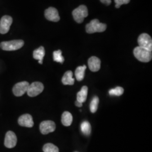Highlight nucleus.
Instances as JSON below:
<instances>
[{
  "instance_id": "obj_1",
  "label": "nucleus",
  "mask_w": 152,
  "mask_h": 152,
  "mask_svg": "<svg viewBox=\"0 0 152 152\" xmlns=\"http://www.w3.org/2000/svg\"><path fill=\"white\" fill-rule=\"evenodd\" d=\"M134 55L138 60L141 62L147 63L152 60V51L137 46L134 50Z\"/></svg>"
},
{
  "instance_id": "obj_2",
  "label": "nucleus",
  "mask_w": 152,
  "mask_h": 152,
  "mask_svg": "<svg viewBox=\"0 0 152 152\" xmlns=\"http://www.w3.org/2000/svg\"><path fill=\"white\" fill-rule=\"evenodd\" d=\"M107 29V25L100 23L98 19H93L86 26L87 33L91 34L96 32H103Z\"/></svg>"
},
{
  "instance_id": "obj_3",
  "label": "nucleus",
  "mask_w": 152,
  "mask_h": 152,
  "mask_svg": "<svg viewBox=\"0 0 152 152\" xmlns=\"http://www.w3.org/2000/svg\"><path fill=\"white\" fill-rule=\"evenodd\" d=\"M24 42L22 39L4 41L0 44V48L5 51H15L22 48Z\"/></svg>"
},
{
  "instance_id": "obj_4",
  "label": "nucleus",
  "mask_w": 152,
  "mask_h": 152,
  "mask_svg": "<svg viewBox=\"0 0 152 152\" xmlns=\"http://www.w3.org/2000/svg\"><path fill=\"white\" fill-rule=\"evenodd\" d=\"M72 15L75 20L78 23L83 22L84 19L88 16V10L85 5H80L72 11Z\"/></svg>"
},
{
  "instance_id": "obj_5",
  "label": "nucleus",
  "mask_w": 152,
  "mask_h": 152,
  "mask_svg": "<svg viewBox=\"0 0 152 152\" xmlns=\"http://www.w3.org/2000/svg\"><path fill=\"white\" fill-rule=\"evenodd\" d=\"M44 85L39 82H34L29 85L28 88V95L30 97H35L43 91Z\"/></svg>"
},
{
  "instance_id": "obj_6",
  "label": "nucleus",
  "mask_w": 152,
  "mask_h": 152,
  "mask_svg": "<svg viewBox=\"0 0 152 152\" xmlns=\"http://www.w3.org/2000/svg\"><path fill=\"white\" fill-rule=\"evenodd\" d=\"M139 46L152 51V39L151 37L147 33L140 34L137 39Z\"/></svg>"
},
{
  "instance_id": "obj_7",
  "label": "nucleus",
  "mask_w": 152,
  "mask_h": 152,
  "mask_svg": "<svg viewBox=\"0 0 152 152\" xmlns=\"http://www.w3.org/2000/svg\"><path fill=\"white\" fill-rule=\"evenodd\" d=\"M29 86V83L27 81L19 82L14 85L12 88V92L16 96H21L27 91Z\"/></svg>"
},
{
  "instance_id": "obj_8",
  "label": "nucleus",
  "mask_w": 152,
  "mask_h": 152,
  "mask_svg": "<svg viewBox=\"0 0 152 152\" xmlns=\"http://www.w3.org/2000/svg\"><path fill=\"white\" fill-rule=\"evenodd\" d=\"M12 23V18L11 16L5 15L0 20V33L6 34L10 30Z\"/></svg>"
},
{
  "instance_id": "obj_9",
  "label": "nucleus",
  "mask_w": 152,
  "mask_h": 152,
  "mask_svg": "<svg viewBox=\"0 0 152 152\" xmlns=\"http://www.w3.org/2000/svg\"><path fill=\"white\" fill-rule=\"evenodd\" d=\"M56 129L55 124L52 121H45L42 122L39 125V130L41 132L46 135L50 132H54Z\"/></svg>"
},
{
  "instance_id": "obj_10",
  "label": "nucleus",
  "mask_w": 152,
  "mask_h": 152,
  "mask_svg": "<svg viewBox=\"0 0 152 152\" xmlns=\"http://www.w3.org/2000/svg\"><path fill=\"white\" fill-rule=\"evenodd\" d=\"M17 143V137L15 134L11 131H9L6 134L4 145L7 148H12L15 147Z\"/></svg>"
},
{
  "instance_id": "obj_11",
  "label": "nucleus",
  "mask_w": 152,
  "mask_h": 152,
  "mask_svg": "<svg viewBox=\"0 0 152 152\" xmlns=\"http://www.w3.org/2000/svg\"><path fill=\"white\" fill-rule=\"evenodd\" d=\"M45 18L50 21L57 22L60 20V16L56 9L50 7L45 11Z\"/></svg>"
},
{
  "instance_id": "obj_12",
  "label": "nucleus",
  "mask_w": 152,
  "mask_h": 152,
  "mask_svg": "<svg viewBox=\"0 0 152 152\" xmlns=\"http://www.w3.org/2000/svg\"><path fill=\"white\" fill-rule=\"evenodd\" d=\"M19 125L26 127H32L34 125L33 118L31 115L29 114H23L18 119Z\"/></svg>"
},
{
  "instance_id": "obj_13",
  "label": "nucleus",
  "mask_w": 152,
  "mask_h": 152,
  "mask_svg": "<svg viewBox=\"0 0 152 152\" xmlns=\"http://www.w3.org/2000/svg\"><path fill=\"white\" fill-rule=\"evenodd\" d=\"M88 65L90 71L93 72H98L100 69L101 61L96 56H92L88 60Z\"/></svg>"
},
{
  "instance_id": "obj_14",
  "label": "nucleus",
  "mask_w": 152,
  "mask_h": 152,
  "mask_svg": "<svg viewBox=\"0 0 152 152\" xmlns=\"http://www.w3.org/2000/svg\"><path fill=\"white\" fill-rule=\"evenodd\" d=\"M45 55V50L43 46H41L37 49H36L33 53V58L36 60H38L40 64H42L43 59Z\"/></svg>"
},
{
  "instance_id": "obj_15",
  "label": "nucleus",
  "mask_w": 152,
  "mask_h": 152,
  "mask_svg": "<svg viewBox=\"0 0 152 152\" xmlns=\"http://www.w3.org/2000/svg\"><path fill=\"white\" fill-rule=\"evenodd\" d=\"M64 85H73L75 83V79L73 78V73L71 71L66 72L61 80Z\"/></svg>"
},
{
  "instance_id": "obj_16",
  "label": "nucleus",
  "mask_w": 152,
  "mask_h": 152,
  "mask_svg": "<svg viewBox=\"0 0 152 152\" xmlns=\"http://www.w3.org/2000/svg\"><path fill=\"white\" fill-rule=\"evenodd\" d=\"M87 93H88V87L86 86H83L82 87L81 90L77 93V100L81 102L82 103L85 102L87 99Z\"/></svg>"
},
{
  "instance_id": "obj_17",
  "label": "nucleus",
  "mask_w": 152,
  "mask_h": 152,
  "mask_svg": "<svg viewBox=\"0 0 152 152\" xmlns=\"http://www.w3.org/2000/svg\"><path fill=\"white\" fill-rule=\"evenodd\" d=\"M86 69V66L85 65L83 66H79L77 68L75 71V76L78 81H81L83 80L85 77Z\"/></svg>"
},
{
  "instance_id": "obj_18",
  "label": "nucleus",
  "mask_w": 152,
  "mask_h": 152,
  "mask_svg": "<svg viewBox=\"0 0 152 152\" xmlns=\"http://www.w3.org/2000/svg\"><path fill=\"white\" fill-rule=\"evenodd\" d=\"M73 121V117L69 112H64L61 116V122L65 126H71Z\"/></svg>"
},
{
  "instance_id": "obj_19",
  "label": "nucleus",
  "mask_w": 152,
  "mask_h": 152,
  "mask_svg": "<svg viewBox=\"0 0 152 152\" xmlns=\"http://www.w3.org/2000/svg\"><path fill=\"white\" fill-rule=\"evenodd\" d=\"M82 132L86 136H88L91 134V127L88 121H83L81 125Z\"/></svg>"
},
{
  "instance_id": "obj_20",
  "label": "nucleus",
  "mask_w": 152,
  "mask_h": 152,
  "mask_svg": "<svg viewBox=\"0 0 152 152\" xmlns=\"http://www.w3.org/2000/svg\"><path fill=\"white\" fill-rule=\"evenodd\" d=\"M99 103V98L96 96H94L92 99V101L90 103V111L92 113H94L97 111Z\"/></svg>"
},
{
  "instance_id": "obj_21",
  "label": "nucleus",
  "mask_w": 152,
  "mask_h": 152,
  "mask_svg": "<svg viewBox=\"0 0 152 152\" xmlns=\"http://www.w3.org/2000/svg\"><path fill=\"white\" fill-rule=\"evenodd\" d=\"M124 92V89L122 87L118 86L114 88L110 89L109 91V94L110 96H119L122 95Z\"/></svg>"
},
{
  "instance_id": "obj_22",
  "label": "nucleus",
  "mask_w": 152,
  "mask_h": 152,
  "mask_svg": "<svg viewBox=\"0 0 152 152\" xmlns=\"http://www.w3.org/2000/svg\"><path fill=\"white\" fill-rule=\"evenodd\" d=\"M44 152H59V148L51 143H48L43 147Z\"/></svg>"
},
{
  "instance_id": "obj_23",
  "label": "nucleus",
  "mask_w": 152,
  "mask_h": 152,
  "mask_svg": "<svg viewBox=\"0 0 152 152\" xmlns=\"http://www.w3.org/2000/svg\"><path fill=\"white\" fill-rule=\"evenodd\" d=\"M53 58L54 60L56 62L63 63L64 61V58L62 56V52L60 50L55 51L53 53Z\"/></svg>"
},
{
  "instance_id": "obj_24",
  "label": "nucleus",
  "mask_w": 152,
  "mask_h": 152,
  "mask_svg": "<svg viewBox=\"0 0 152 152\" xmlns=\"http://www.w3.org/2000/svg\"><path fill=\"white\" fill-rule=\"evenodd\" d=\"M114 2L115 3V7L117 9H118L121 6L129 4L130 2V0H114Z\"/></svg>"
},
{
  "instance_id": "obj_25",
  "label": "nucleus",
  "mask_w": 152,
  "mask_h": 152,
  "mask_svg": "<svg viewBox=\"0 0 152 152\" xmlns=\"http://www.w3.org/2000/svg\"><path fill=\"white\" fill-rule=\"evenodd\" d=\"M103 4H105V5H109L110 4H111V2H112V1H111V0H100Z\"/></svg>"
},
{
  "instance_id": "obj_26",
  "label": "nucleus",
  "mask_w": 152,
  "mask_h": 152,
  "mask_svg": "<svg viewBox=\"0 0 152 152\" xmlns=\"http://www.w3.org/2000/svg\"><path fill=\"white\" fill-rule=\"evenodd\" d=\"M75 104H76V106L78 107H81L82 106V103H81V102H78V101H77V100L76 101Z\"/></svg>"
},
{
  "instance_id": "obj_27",
  "label": "nucleus",
  "mask_w": 152,
  "mask_h": 152,
  "mask_svg": "<svg viewBox=\"0 0 152 152\" xmlns=\"http://www.w3.org/2000/svg\"></svg>"
}]
</instances>
